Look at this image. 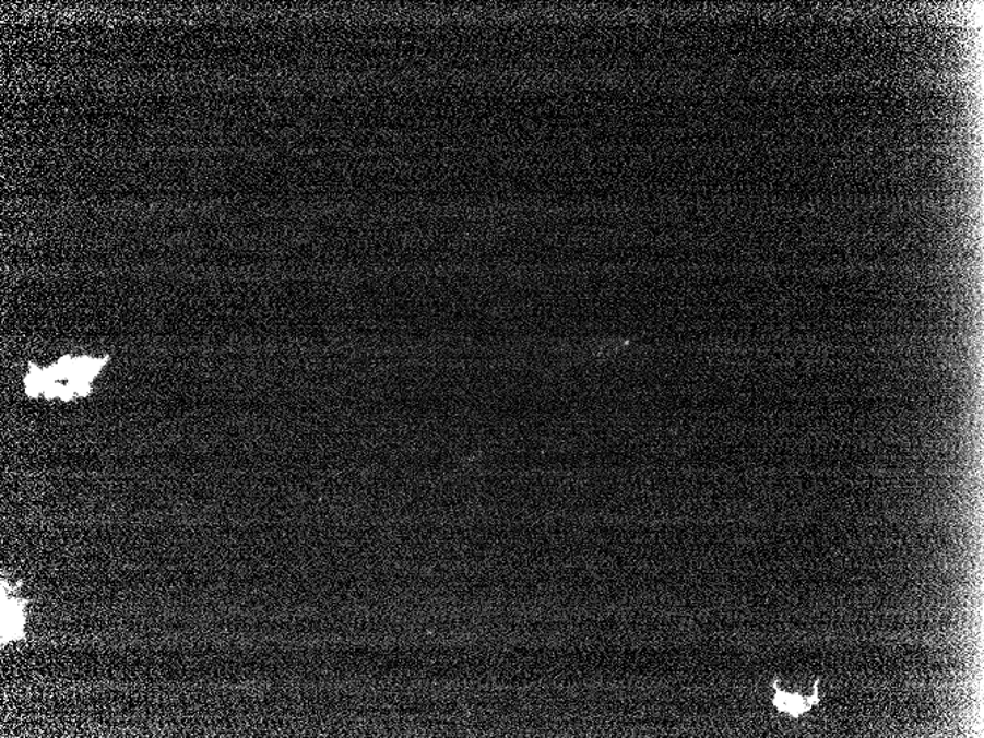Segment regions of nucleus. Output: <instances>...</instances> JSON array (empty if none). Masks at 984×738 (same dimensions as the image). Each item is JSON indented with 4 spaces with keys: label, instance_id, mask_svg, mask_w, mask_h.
I'll use <instances>...</instances> for the list:
<instances>
[{
    "label": "nucleus",
    "instance_id": "f03ea898",
    "mask_svg": "<svg viewBox=\"0 0 984 738\" xmlns=\"http://www.w3.org/2000/svg\"><path fill=\"white\" fill-rule=\"evenodd\" d=\"M814 703L815 700L814 702H810V698H804V695L799 694L783 693L781 690H776L774 699V704L780 711L787 712V714L793 716L805 714L806 711H809L810 707H813Z\"/></svg>",
    "mask_w": 984,
    "mask_h": 738
},
{
    "label": "nucleus",
    "instance_id": "f257e3e1",
    "mask_svg": "<svg viewBox=\"0 0 984 738\" xmlns=\"http://www.w3.org/2000/svg\"><path fill=\"white\" fill-rule=\"evenodd\" d=\"M109 358L95 357H62L55 365L42 369L37 365H29L25 377V394L29 398H59L62 402H71L79 396L91 394L92 383Z\"/></svg>",
    "mask_w": 984,
    "mask_h": 738
}]
</instances>
